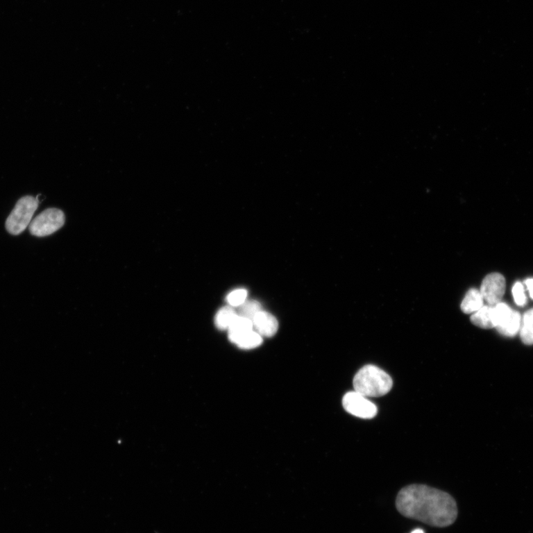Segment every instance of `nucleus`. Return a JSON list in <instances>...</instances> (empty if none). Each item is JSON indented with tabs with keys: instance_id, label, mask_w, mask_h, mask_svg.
<instances>
[{
	"instance_id": "6e6552de",
	"label": "nucleus",
	"mask_w": 533,
	"mask_h": 533,
	"mask_svg": "<svg viewBox=\"0 0 533 533\" xmlns=\"http://www.w3.org/2000/svg\"><path fill=\"white\" fill-rule=\"evenodd\" d=\"M521 316L518 311L511 309L496 328L500 335L514 337L520 332Z\"/></svg>"
},
{
	"instance_id": "9b49d317",
	"label": "nucleus",
	"mask_w": 533,
	"mask_h": 533,
	"mask_svg": "<svg viewBox=\"0 0 533 533\" xmlns=\"http://www.w3.org/2000/svg\"><path fill=\"white\" fill-rule=\"evenodd\" d=\"M484 302L480 291L476 288H471L462 300L461 309L465 314H474L484 306Z\"/></svg>"
},
{
	"instance_id": "a211bd4d",
	"label": "nucleus",
	"mask_w": 533,
	"mask_h": 533,
	"mask_svg": "<svg viewBox=\"0 0 533 533\" xmlns=\"http://www.w3.org/2000/svg\"><path fill=\"white\" fill-rule=\"evenodd\" d=\"M525 283L528 288L530 297L533 299V279H527Z\"/></svg>"
},
{
	"instance_id": "f3484780",
	"label": "nucleus",
	"mask_w": 533,
	"mask_h": 533,
	"mask_svg": "<svg viewBox=\"0 0 533 533\" xmlns=\"http://www.w3.org/2000/svg\"><path fill=\"white\" fill-rule=\"evenodd\" d=\"M513 295L516 305L519 307H524L527 304V297L525 292L524 285L521 282H516L513 287Z\"/></svg>"
},
{
	"instance_id": "6ab92c4d",
	"label": "nucleus",
	"mask_w": 533,
	"mask_h": 533,
	"mask_svg": "<svg viewBox=\"0 0 533 533\" xmlns=\"http://www.w3.org/2000/svg\"><path fill=\"white\" fill-rule=\"evenodd\" d=\"M411 533H425V532L421 529H416Z\"/></svg>"
},
{
	"instance_id": "7ed1b4c3",
	"label": "nucleus",
	"mask_w": 533,
	"mask_h": 533,
	"mask_svg": "<svg viewBox=\"0 0 533 533\" xmlns=\"http://www.w3.org/2000/svg\"><path fill=\"white\" fill-rule=\"evenodd\" d=\"M38 206L37 198L32 196L20 198L6 219L7 231L14 236L19 235L31 224L33 216Z\"/></svg>"
},
{
	"instance_id": "39448f33",
	"label": "nucleus",
	"mask_w": 533,
	"mask_h": 533,
	"mask_svg": "<svg viewBox=\"0 0 533 533\" xmlns=\"http://www.w3.org/2000/svg\"><path fill=\"white\" fill-rule=\"evenodd\" d=\"M344 409L350 414L364 419L374 418L378 413L376 405L363 395L355 392H348L343 397Z\"/></svg>"
},
{
	"instance_id": "f8f14e48",
	"label": "nucleus",
	"mask_w": 533,
	"mask_h": 533,
	"mask_svg": "<svg viewBox=\"0 0 533 533\" xmlns=\"http://www.w3.org/2000/svg\"><path fill=\"white\" fill-rule=\"evenodd\" d=\"M520 337L527 346L533 344V308L527 311L521 320Z\"/></svg>"
},
{
	"instance_id": "f03ea898",
	"label": "nucleus",
	"mask_w": 533,
	"mask_h": 533,
	"mask_svg": "<svg viewBox=\"0 0 533 533\" xmlns=\"http://www.w3.org/2000/svg\"><path fill=\"white\" fill-rule=\"evenodd\" d=\"M393 384L390 375L373 364L364 366L353 380L355 391L366 398L381 397L387 394L391 391Z\"/></svg>"
},
{
	"instance_id": "20e7f679",
	"label": "nucleus",
	"mask_w": 533,
	"mask_h": 533,
	"mask_svg": "<svg viewBox=\"0 0 533 533\" xmlns=\"http://www.w3.org/2000/svg\"><path fill=\"white\" fill-rule=\"evenodd\" d=\"M65 214L58 208L44 210L29 225L31 235L37 237H44L53 235L65 224Z\"/></svg>"
},
{
	"instance_id": "1a4fd4ad",
	"label": "nucleus",
	"mask_w": 533,
	"mask_h": 533,
	"mask_svg": "<svg viewBox=\"0 0 533 533\" xmlns=\"http://www.w3.org/2000/svg\"><path fill=\"white\" fill-rule=\"evenodd\" d=\"M228 338L232 343L237 344L239 348L246 350L258 348L263 341L262 337L254 330L237 333V335L228 333Z\"/></svg>"
},
{
	"instance_id": "9d476101",
	"label": "nucleus",
	"mask_w": 533,
	"mask_h": 533,
	"mask_svg": "<svg viewBox=\"0 0 533 533\" xmlns=\"http://www.w3.org/2000/svg\"><path fill=\"white\" fill-rule=\"evenodd\" d=\"M471 320L474 325L480 328H496L495 305H484L480 310L473 314Z\"/></svg>"
},
{
	"instance_id": "dca6fc26",
	"label": "nucleus",
	"mask_w": 533,
	"mask_h": 533,
	"mask_svg": "<svg viewBox=\"0 0 533 533\" xmlns=\"http://www.w3.org/2000/svg\"><path fill=\"white\" fill-rule=\"evenodd\" d=\"M248 292L244 289H237L230 293L227 296V301L230 306L239 307L246 301Z\"/></svg>"
},
{
	"instance_id": "f257e3e1",
	"label": "nucleus",
	"mask_w": 533,
	"mask_h": 533,
	"mask_svg": "<svg viewBox=\"0 0 533 533\" xmlns=\"http://www.w3.org/2000/svg\"><path fill=\"white\" fill-rule=\"evenodd\" d=\"M400 514L430 526L447 527L458 517L455 499L448 493L424 484H411L399 491L396 501Z\"/></svg>"
},
{
	"instance_id": "0eeeda50",
	"label": "nucleus",
	"mask_w": 533,
	"mask_h": 533,
	"mask_svg": "<svg viewBox=\"0 0 533 533\" xmlns=\"http://www.w3.org/2000/svg\"><path fill=\"white\" fill-rule=\"evenodd\" d=\"M252 322L255 331L264 337H273L279 328L277 319L271 314L263 310L255 315Z\"/></svg>"
},
{
	"instance_id": "423d86ee",
	"label": "nucleus",
	"mask_w": 533,
	"mask_h": 533,
	"mask_svg": "<svg viewBox=\"0 0 533 533\" xmlns=\"http://www.w3.org/2000/svg\"><path fill=\"white\" fill-rule=\"evenodd\" d=\"M506 281L500 273L487 275L482 284L480 292L487 305H496L502 303L505 293Z\"/></svg>"
},
{
	"instance_id": "2eb2a0df",
	"label": "nucleus",
	"mask_w": 533,
	"mask_h": 533,
	"mask_svg": "<svg viewBox=\"0 0 533 533\" xmlns=\"http://www.w3.org/2000/svg\"><path fill=\"white\" fill-rule=\"evenodd\" d=\"M252 330H253L252 321L249 319L237 315L235 319L232 322V324L228 330V333H231V335H237V333H241Z\"/></svg>"
},
{
	"instance_id": "4468645a",
	"label": "nucleus",
	"mask_w": 533,
	"mask_h": 533,
	"mask_svg": "<svg viewBox=\"0 0 533 533\" xmlns=\"http://www.w3.org/2000/svg\"><path fill=\"white\" fill-rule=\"evenodd\" d=\"M262 310V305L260 303L254 301V300H249L239 307L238 315L252 321L255 315Z\"/></svg>"
},
{
	"instance_id": "ddd939ff",
	"label": "nucleus",
	"mask_w": 533,
	"mask_h": 533,
	"mask_svg": "<svg viewBox=\"0 0 533 533\" xmlns=\"http://www.w3.org/2000/svg\"><path fill=\"white\" fill-rule=\"evenodd\" d=\"M235 310L231 307L221 308L215 317V325L221 330H228L233 320L237 316Z\"/></svg>"
}]
</instances>
